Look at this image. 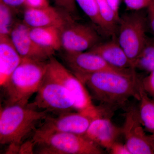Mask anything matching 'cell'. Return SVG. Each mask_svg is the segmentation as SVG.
<instances>
[{
	"label": "cell",
	"instance_id": "1",
	"mask_svg": "<svg viewBox=\"0 0 154 154\" xmlns=\"http://www.w3.org/2000/svg\"><path fill=\"white\" fill-rule=\"evenodd\" d=\"M76 77L94 99L110 107L122 106L131 97L139 100V78L135 70L128 73L100 72Z\"/></svg>",
	"mask_w": 154,
	"mask_h": 154
},
{
	"label": "cell",
	"instance_id": "2",
	"mask_svg": "<svg viewBox=\"0 0 154 154\" xmlns=\"http://www.w3.org/2000/svg\"><path fill=\"white\" fill-rule=\"evenodd\" d=\"M48 112L28 105H11L1 107L0 143L20 147L29 136L34 134Z\"/></svg>",
	"mask_w": 154,
	"mask_h": 154
},
{
	"label": "cell",
	"instance_id": "3",
	"mask_svg": "<svg viewBox=\"0 0 154 154\" xmlns=\"http://www.w3.org/2000/svg\"><path fill=\"white\" fill-rule=\"evenodd\" d=\"M48 69L47 61L22 59L21 63L1 87L5 105H26L38 91Z\"/></svg>",
	"mask_w": 154,
	"mask_h": 154
},
{
	"label": "cell",
	"instance_id": "4",
	"mask_svg": "<svg viewBox=\"0 0 154 154\" xmlns=\"http://www.w3.org/2000/svg\"><path fill=\"white\" fill-rule=\"evenodd\" d=\"M32 140L34 153L39 154H102V147L84 135L70 133L46 132L36 130Z\"/></svg>",
	"mask_w": 154,
	"mask_h": 154
},
{
	"label": "cell",
	"instance_id": "5",
	"mask_svg": "<svg viewBox=\"0 0 154 154\" xmlns=\"http://www.w3.org/2000/svg\"><path fill=\"white\" fill-rule=\"evenodd\" d=\"M28 105L57 115L75 110L74 99L71 94L48 70L33 102Z\"/></svg>",
	"mask_w": 154,
	"mask_h": 154
},
{
	"label": "cell",
	"instance_id": "6",
	"mask_svg": "<svg viewBox=\"0 0 154 154\" xmlns=\"http://www.w3.org/2000/svg\"><path fill=\"white\" fill-rule=\"evenodd\" d=\"M48 71L70 92L75 101L77 111L96 117L104 114L102 107L93 104L91 96L84 84L63 64L53 56L48 61Z\"/></svg>",
	"mask_w": 154,
	"mask_h": 154
},
{
	"label": "cell",
	"instance_id": "7",
	"mask_svg": "<svg viewBox=\"0 0 154 154\" xmlns=\"http://www.w3.org/2000/svg\"><path fill=\"white\" fill-rule=\"evenodd\" d=\"M138 11L120 18L117 41L134 69L135 62L147 41L146 19Z\"/></svg>",
	"mask_w": 154,
	"mask_h": 154
},
{
	"label": "cell",
	"instance_id": "8",
	"mask_svg": "<svg viewBox=\"0 0 154 154\" xmlns=\"http://www.w3.org/2000/svg\"><path fill=\"white\" fill-rule=\"evenodd\" d=\"M60 57L64 65L76 76L100 72L128 73L134 70L133 69L116 68L109 64L101 57L88 51L72 53L63 51Z\"/></svg>",
	"mask_w": 154,
	"mask_h": 154
},
{
	"label": "cell",
	"instance_id": "9",
	"mask_svg": "<svg viewBox=\"0 0 154 154\" xmlns=\"http://www.w3.org/2000/svg\"><path fill=\"white\" fill-rule=\"evenodd\" d=\"M125 116L122 134L131 154H154V146L150 135L144 131L138 108L135 106L128 107Z\"/></svg>",
	"mask_w": 154,
	"mask_h": 154
},
{
	"label": "cell",
	"instance_id": "10",
	"mask_svg": "<svg viewBox=\"0 0 154 154\" xmlns=\"http://www.w3.org/2000/svg\"><path fill=\"white\" fill-rule=\"evenodd\" d=\"M99 39V34L95 28L75 21L61 29V50L64 52L87 51L98 44Z\"/></svg>",
	"mask_w": 154,
	"mask_h": 154
},
{
	"label": "cell",
	"instance_id": "11",
	"mask_svg": "<svg viewBox=\"0 0 154 154\" xmlns=\"http://www.w3.org/2000/svg\"><path fill=\"white\" fill-rule=\"evenodd\" d=\"M96 118L94 116L79 111L62 113L56 117L48 115L39 125L36 130L42 132L84 135L91 122Z\"/></svg>",
	"mask_w": 154,
	"mask_h": 154
},
{
	"label": "cell",
	"instance_id": "12",
	"mask_svg": "<svg viewBox=\"0 0 154 154\" xmlns=\"http://www.w3.org/2000/svg\"><path fill=\"white\" fill-rule=\"evenodd\" d=\"M30 28L23 21H18L10 34L12 43L22 58L47 61L55 53L36 44L29 34Z\"/></svg>",
	"mask_w": 154,
	"mask_h": 154
},
{
	"label": "cell",
	"instance_id": "13",
	"mask_svg": "<svg viewBox=\"0 0 154 154\" xmlns=\"http://www.w3.org/2000/svg\"><path fill=\"white\" fill-rule=\"evenodd\" d=\"M75 21L72 15L58 7L48 6L40 8H26L22 21L30 28L58 26L62 27Z\"/></svg>",
	"mask_w": 154,
	"mask_h": 154
},
{
	"label": "cell",
	"instance_id": "14",
	"mask_svg": "<svg viewBox=\"0 0 154 154\" xmlns=\"http://www.w3.org/2000/svg\"><path fill=\"white\" fill-rule=\"evenodd\" d=\"M121 134L122 128L103 116L92 121L84 135L97 145L109 150Z\"/></svg>",
	"mask_w": 154,
	"mask_h": 154
},
{
	"label": "cell",
	"instance_id": "15",
	"mask_svg": "<svg viewBox=\"0 0 154 154\" xmlns=\"http://www.w3.org/2000/svg\"><path fill=\"white\" fill-rule=\"evenodd\" d=\"M22 58L10 36H0V85L2 87L21 63Z\"/></svg>",
	"mask_w": 154,
	"mask_h": 154
},
{
	"label": "cell",
	"instance_id": "16",
	"mask_svg": "<svg viewBox=\"0 0 154 154\" xmlns=\"http://www.w3.org/2000/svg\"><path fill=\"white\" fill-rule=\"evenodd\" d=\"M101 57L110 65L122 69H133L131 63L118 41L98 43L88 50Z\"/></svg>",
	"mask_w": 154,
	"mask_h": 154
},
{
	"label": "cell",
	"instance_id": "17",
	"mask_svg": "<svg viewBox=\"0 0 154 154\" xmlns=\"http://www.w3.org/2000/svg\"><path fill=\"white\" fill-rule=\"evenodd\" d=\"M61 28L58 26L30 28L29 34L38 45L55 53L61 50Z\"/></svg>",
	"mask_w": 154,
	"mask_h": 154
},
{
	"label": "cell",
	"instance_id": "18",
	"mask_svg": "<svg viewBox=\"0 0 154 154\" xmlns=\"http://www.w3.org/2000/svg\"><path fill=\"white\" fill-rule=\"evenodd\" d=\"M140 101L139 113L141 121L146 129L154 133V100L150 98L143 85L142 80L139 78L137 82Z\"/></svg>",
	"mask_w": 154,
	"mask_h": 154
},
{
	"label": "cell",
	"instance_id": "19",
	"mask_svg": "<svg viewBox=\"0 0 154 154\" xmlns=\"http://www.w3.org/2000/svg\"><path fill=\"white\" fill-rule=\"evenodd\" d=\"M75 1L96 27L102 33L109 36L106 26L99 14L96 0Z\"/></svg>",
	"mask_w": 154,
	"mask_h": 154
},
{
	"label": "cell",
	"instance_id": "20",
	"mask_svg": "<svg viewBox=\"0 0 154 154\" xmlns=\"http://www.w3.org/2000/svg\"><path fill=\"white\" fill-rule=\"evenodd\" d=\"M136 69L150 72L154 70V39L148 40L134 65Z\"/></svg>",
	"mask_w": 154,
	"mask_h": 154
},
{
	"label": "cell",
	"instance_id": "21",
	"mask_svg": "<svg viewBox=\"0 0 154 154\" xmlns=\"http://www.w3.org/2000/svg\"><path fill=\"white\" fill-rule=\"evenodd\" d=\"M17 11L0 2V36H10L18 21Z\"/></svg>",
	"mask_w": 154,
	"mask_h": 154
},
{
	"label": "cell",
	"instance_id": "22",
	"mask_svg": "<svg viewBox=\"0 0 154 154\" xmlns=\"http://www.w3.org/2000/svg\"><path fill=\"white\" fill-rule=\"evenodd\" d=\"M100 16L106 26L108 35L114 34L119 20L116 17L107 0H96Z\"/></svg>",
	"mask_w": 154,
	"mask_h": 154
},
{
	"label": "cell",
	"instance_id": "23",
	"mask_svg": "<svg viewBox=\"0 0 154 154\" xmlns=\"http://www.w3.org/2000/svg\"><path fill=\"white\" fill-rule=\"evenodd\" d=\"M57 7L66 11L72 16L76 12L77 8L75 0H53Z\"/></svg>",
	"mask_w": 154,
	"mask_h": 154
},
{
	"label": "cell",
	"instance_id": "24",
	"mask_svg": "<svg viewBox=\"0 0 154 154\" xmlns=\"http://www.w3.org/2000/svg\"><path fill=\"white\" fill-rule=\"evenodd\" d=\"M150 0H124L127 8L131 11H139L146 8Z\"/></svg>",
	"mask_w": 154,
	"mask_h": 154
},
{
	"label": "cell",
	"instance_id": "25",
	"mask_svg": "<svg viewBox=\"0 0 154 154\" xmlns=\"http://www.w3.org/2000/svg\"><path fill=\"white\" fill-rule=\"evenodd\" d=\"M142 82L146 92L154 100V70L142 80Z\"/></svg>",
	"mask_w": 154,
	"mask_h": 154
},
{
	"label": "cell",
	"instance_id": "26",
	"mask_svg": "<svg viewBox=\"0 0 154 154\" xmlns=\"http://www.w3.org/2000/svg\"><path fill=\"white\" fill-rule=\"evenodd\" d=\"M0 2L8 6L17 13L21 9L26 8V0H0Z\"/></svg>",
	"mask_w": 154,
	"mask_h": 154
},
{
	"label": "cell",
	"instance_id": "27",
	"mask_svg": "<svg viewBox=\"0 0 154 154\" xmlns=\"http://www.w3.org/2000/svg\"><path fill=\"white\" fill-rule=\"evenodd\" d=\"M109 151L112 154H131L125 144H123L117 141L113 144Z\"/></svg>",
	"mask_w": 154,
	"mask_h": 154
},
{
	"label": "cell",
	"instance_id": "28",
	"mask_svg": "<svg viewBox=\"0 0 154 154\" xmlns=\"http://www.w3.org/2000/svg\"><path fill=\"white\" fill-rule=\"evenodd\" d=\"M49 5L48 0H26V8H40Z\"/></svg>",
	"mask_w": 154,
	"mask_h": 154
},
{
	"label": "cell",
	"instance_id": "29",
	"mask_svg": "<svg viewBox=\"0 0 154 154\" xmlns=\"http://www.w3.org/2000/svg\"><path fill=\"white\" fill-rule=\"evenodd\" d=\"M34 146L35 144L32 139L26 142L23 143L20 146L19 153H34Z\"/></svg>",
	"mask_w": 154,
	"mask_h": 154
},
{
	"label": "cell",
	"instance_id": "30",
	"mask_svg": "<svg viewBox=\"0 0 154 154\" xmlns=\"http://www.w3.org/2000/svg\"><path fill=\"white\" fill-rule=\"evenodd\" d=\"M147 8L149 24L154 35V0H150Z\"/></svg>",
	"mask_w": 154,
	"mask_h": 154
},
{
	"label": "cell",
	"instance_id": "31",
	"mask_svg": "<svg viewBox=\"0 0 154 154\" xmlns=\"http://www.w3.org/2000/svg\"><path fill=\"white\" fill-rule=\"evenodd\" d=\"M111 10L117 19L120 21V17L119 16V9L120 0H107Z\"/></svg>",
	"mask_w": 154,
	"mask_h": 154
},
{
	"label": "cell",
	"instance_id": "32",
	"mask_svg": "<svg viewBox=\"0 0 154 154\" xmlns=\"http://www.w3.org/2000/svg\"><path fill=\"white\" fill-rule=\"evenodd\" d=\"M150 137L151 139V140L152 141V142L154 146V133L152 134L151 135H150Z\"/></svg>",
	"mask_w": 154,
	"mask_h": 154
}]
</instances>
